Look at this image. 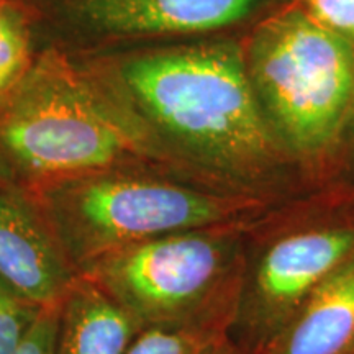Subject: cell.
Returning a JSON list of instances; mask_svg holds the SVG:
<instances>
[{
	"label": "cell",
	"instance_id": "cell-1",
	"mask_svg": "<svg viewBox=\"0 0 354 354\" xmlns=\"http://www.w3.org/2000/svg\"><path fill=\"white\" fill-rule=\"evenodd\" d=\"M109 99L218 166H250L272 151V135L236 44L210 41L79 64Z\"/></svg>",
	"mask_w": 354,
	"mask_h": 354
},
{
	"label": "cell",
	"instance_id": "cell-2",
	"mask_svg": "<svg viewBox=\"0 0 354 354\" xmlns=\"http://www.w3.org/2000/svg\"><path fill=\"white\" fill-rule=\"evenodd\" d=\"M133 122L77 61L48 50L0 104V176L30 194L117 171L138 148Z\"/></svg>",
	"mask_w": 354,
	"mask_h": 354
},
{
	"label": "cell",
	"instance_id": "cell-3",
	"mask_svg": "<svg viewBox=\"0 0 354 354\" xmlns=\"http://www.w3.org/2000/svg\"><path fill=\"white\" fill-rule=\"evenodd\" d=\"M26 196L77 274L136 243L227 225L240 210L227 197L120 171L73 177Z\"/></svg>",
	"mask_w": 354,
	"mask_h": 354
},
{
	"label": "cell",
	"instance_id": "cell-4",
	"mask_svg": "<svg viewBox=\"0 0 354 354\" xmlns=\"http://www.w3.org/2000/svg\"><path fill=\"white\" fill-rule=\"evenodd\" d=\"M246 66L266 120L295 149L325 148L348 122L353 46L299 6L256 26Z\"/></svg>",
	"mask_w": 354,
	"mask_h": 354
},
{
	"label": "cell",
	"instance_id": "cell-5",
	"mask_svg": "<svg viewBox=\"0 0 354 354\" xmlns=\"http://www.w3.org/2000/svg\"><path fill=\"white\" fill-rule=\"evenodd\" d=\"M79 276L95 282L143 328L238 315L241 284L227 225L136 243Z\"/></svg>",
	"mask_w": 354,
	"mask_h": 354
},
{
	"label": "cell",
	"instance_id": "cell-6",
	"mask_svg": "<svg viewBox=\"0 0 354 354\" xmlns=\"http://www.w3.org/2000/svg\"><path fill=\"white\" fill-rule=\"evenodd\" d=\"M37 33L105 50L148 38L190 37L241 24L272 0H21Z\"/></svg>",
	"mask_w": 354,
	"mask_h": 354
},
{
	"label": "cell",
	"instance_id": "cell-7",
	"mask_svg": "<svg viewBox=\"0 0 354 354\" xmlns=\"http://www.w3.org/2000/svg\"><path fill=\"white\" fill-rule=\"evenodd\" d=\"M354 254V227L335 225L277 238L240 294L232 342L243 354L271 339L312 292Z\"/></svg>",
	"mask_w": 354,
	"mask_h": 354
},
{
	"label": "cell",
	"instance_id": "cell-8",
	"mask_svg": "<svg viewBox=\"0 0 354 354\" xmlns=\"http://www.w3.org/2000/svg\"><path fill=\"white\" fill-rule=\"evenodd\" d=\"M77 276L32 198L0 183V281L53 308Z\"/></svg>",
	"mask_w": 354,
	"mask_h": 354
},
{
	"label": "cell",
	"instance_id": "cell-9",
	"mask_svg": "<svg viewBox=\"0 0 354 354\" xmlns=\"http://www.w3.org/2000/svg\"><path fill=\"white\" fill-rule=\"evenodd\" d=\"M250 354H354V254Z\"/></svg>",
	"mask_w": 354,
	"mask_h": 354
},
{
	"label": "cell",
	"instance_id": "cell-10",
	"mask_svg": "<svg viewBox=\"0 0 354 354\" xmlns=\"http://www.w3.org/2000/svg\"><path fill=\"white\" fill-rule=\"evenodd\" d=\"M143 326L86 276L57 304L55 354H127Z\"/></svg>",
	"mask_w": 354,
	"mask_h": 354
},
{
	"label": "cell",
	"instance_id": "cell-11",
	"mask_svg": "<svg viewBox=\"0 0 354 354\" xmlns=\"http://www.w3.org/2000/svg\"><path fill=\"white\" fill-rule=\"evenodd\" d=\"M236 317L143 328L127 354H220L228 343Z\"/></svg>",
	"mask_w": 354,
	"mask_h": 354
},
{
	"label": "cell",
	"instance_id": "cell-12",
	"mask_svg": "<svg viewBox=\"0 0 354 354\" xmlns=\"http://www.w3.org/2000/svg\"><path fill=\"white\" fill-rule=\"evenodd\" d=\"M37 26L21 0H0V104L24 81L37 56Z\"/></svg>",
	"mask_w": 354,
	"mask_h": 354
},
{
	"label": "cell",
	"instance_id": "cell-13",
	"mask_svg": "<svg viewBox=\"0 0 354 354\" xmlns=\"http://www.w3.org/2000/svg\"><path fill=\"white\" fill-rule=\"evenodd\" d=\"M44 310L0 281V354H15Z\"/></svg>",
	"mask_w": 354,
	"mask_h": 354
},
{
	"label": "cell",
	"instance_id": "cell-14",
	"mask_svg": "<svg viewBox=\"0 0 354 354\" xmlns=\"http://www.w3.org/2000/svg\"><path fill=\"white\" fill-rule=\"evenodd\" d=\"M318 25L354 46V0H297Z\"/></svg>",
	"mask_w": 354,
	"mask_h": 354
},
{
	"label": "cell",
	"instance_id": "cell-15",
	"mask_svg": "<svg viewBox=\"0 0 354 354\" xmlns=\"http://www.w3.org/2000/svg\"><path fill=\"white\" fill-rule=\"evenodd\" d=\"M56 325H57V305L44 310L26 336L24 344L17 349L15 354H55L56 344Z\"/></svg>",
	"mask_w": 354,
	"mask_h": 354
},
{
	"label": "cell",
	"instance_id": "cell-16",
	"mask_svg": "<svg viewBox=\"0 0 354 354\" xmlns=\"http://www.w3.org/2000/svg\"><path fill=\"white\" fill-rule=\"evenodd\" d=\"M348 123H349V127H351L353 135H354V68H353V91H351V104H349Z\"/></svg>",
	"mask_w": 354,
	"mask_h": 354
},
{
	"label": "cell",
	"instance_id": "cell-17",
	"mask_svg": "<svg viewBox=\"0 0 354 354\" xmlns=\"http://www.w3.org/2000/svg\"><path fill=\"white\" fill-rule=\"evenodd\" d=\"M220 354H243V353L236 346H234V343L232 342V343H228V346L225 348Z\"/></svg>",
	"mask_w": 354,
	"mask_h": 354
}]
</instances>
